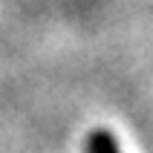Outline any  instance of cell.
I'll return each mask as SVG.
<instances>
[{
    "label": "cell",
    "mask_w": 153,
    "mask_h": 153,
    "mask_svg": "<svg viewBox=\"0 0 153 153\" xmlns=\"http://www.w3.org/2000/svg\"><path fill=\"white\" fill-rule=\"evenodd\" d=\"M87 153H119V145L107 130H95L87 139Z\"/></svg>",
    "instance_id": "cell-1"
}]
</instances>
